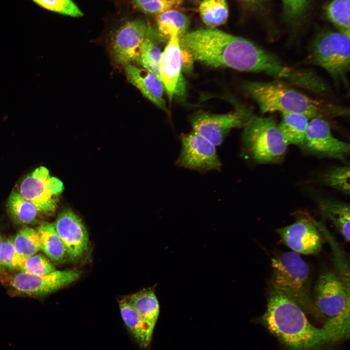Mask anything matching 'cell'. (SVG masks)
Wrapping results in <instances>:
<instances>
[{
  "label": "cell",
  "mask_w": 350,
  "mask_h": 350,
  "mask_svg": "<svg viewBox=\"0 0 350 350\" xmlns=\"http://www.w3.org/2000/svg\"><path fill=\"white\" fill-rule=\"evenodd\" d=\"M181 48L193 59L213 67L259 72L265 60V51L248 40L215 28L186 34Z\"/></svg>",
  "instance_id": "1"
},
{
  "label": "cell",
  "mask_w": 350,
  "mask_h": 350,
  "mask_svg": "<svg viewBox=\"0 0 350 350\" xmlns=\"http://www.w3.org/2000/svg\"><path fill=\"white\" fill-rule=\"evenodd\" d=\"M262 320L272 334L292 350H313L332 343L325 329L312 325L297 304L272 288Z\"/></svg>",
  "instance_id": "2"
},
{
  "label": "cell",
  "mask_w": 350,
  "mask_h": 350,
  "mask_svg": "<svg viewBox=\"0 0 350 350\" xmlns=\"http://www.w3.org/2000/svg\"><path fill=\"white\" fill-rule=\"evenodd\" d=\"M291 86L280 80L250 81L245 83L244 88L263 113H295L305 115L309 119L349 114L348 108L312 98Z\"/></svg>",
  "instance_id": "3"
},
{
  "label": "cell",
  "mask_w": 350,
  "mask_h": 350,
  "mask_svg": "<svg viewBox=\"0 0 350 350\" xmlns=\"http://www.w3.org/2000/svg\"><path fill=\"white\" fill-rule=\"evenodd\" d=\"M271 288L297 304L304 313L312 314L313 299L310 293V271L298 253H282L271 260Z\"/></svg>",
  "instance_id": "4"
},
{
  "label": "cell",
  "mask_w": 350,
  "mask_h": 350,
  "mask_svg": "<svg viewBox=\"0 0 350 350\" xmlns=\"http://www.w3.org/2000/svg\"><path fill=\"white\" fill-rule=\"evenodd\" d=\"M242 141L244 154L259 163L280 161L288 146L272 116L254 114L244 127Z\"/></svg>",
  "instance_id": "5"
},
{
  "label": "cell",
  "mask_w": 350,
  "mask_h": 350,
  "mask_svg": "<svg viewBox=\"0 0 350 350\" xmlns=\"http://www.w3.org/2000/svg\"><path fill=\"white\" fill-rule=\"evenodd\" d=\"M332 271L322 273L316 282L312 314L324 325L350 320L349 284Z\"/></svg>",
  "instance_id": "6"
},
{
  "label": "cell",
  "mask_w": 350,
  "mask_h": 350,
  "mask_svg": "<svg viewBox=\"0 0 350 350\" xmlns=\"http://www.w3.org/2000/svg\"><path fill=\"white\" fill-rule=\"evenodd\" d=\"M350 35L325 31L313 40L309 51L311 62L326 70L335 81H346L350 66Z\"/></svg>",
  "instance_id": "7"
},
{
  "label": "cell",
  "mask_w": 350,
  "mask_h": 350,
  "mask_svg": "<svg viewBox=\"0 0 350 350\" xmlns=\"http://www.w3.org/2000/svg\"><path fill=\"white\" fill-rule=\"evenodd\" d=\"M64 189L59 179L50 176L45 167L35 169L21 182L18 192L32 202L43 215H50L55 210L58 196Z\"/></svg>",
  "instance_id": "8"
},
{
  "label": "cell",
  "mask_w": 350,
  "mask_h": 350,
  "mask_svg": "<svg viewBox=\"0 0 350 350\" xmlns=\"http://www.w3.org/2000/svg\"><path fill=\"white\" fill-rule=\"evenodd\" d=\"M81 272L75 269L56 270L44 275L21 272L5 276L6 282L16 293L27 296H47L75 281Z\"/></svg>",
  "instance_id": "9"
},
{
  "label": "cell",
  "mask_w": 350,
  "mask_h": 350,
  "mask_svg": "<svg viewBox=\"0 0 350 350\" xmlns=\"http://www.w3.org/2000/svg\"><path fill=\"white\" fill-rule=\"evenodd\" d=\"M253 114L249 110L244 108L223 114H214L201 111L194 113L191 117L190 122L193 131L216 146L223 143L231 129L244 128Z\"/></svg>",
  "instance_id": "10"
},
{
  "label": "cell",
  "mask_w": 350,
  "mask_h": 350,
  "mask_svg": "<svg viewBox=\"0 0 350 350\" xmlns=\"http://www.w3.org/2000/svg\"><path fill=\"white\" fill-rule=\"evenodd\" d=\"M181 149L176 166L201 173L220 171L221 161L215 146L198 133L192 131L180 136Z\"/></svg>",
  "instance_id": "11"
},
{
  "label": "cell",
  "mask_w": 350,
  "mask_h": 350,
  "mask_svg": "<svg viewBox=\"0 0 350 350\" xmlns=\"http://www.w3.org/2000/svg\"><path fill=\"white\" fill-rule=\"evenodd\" d=\"M300 146L310 154L340 159L350 153L349 143L335 138L327 122L319 118L309 122L304 141Z\"/></svg>",
  "instance_id": "12"
},
{
  "label": "cell",
  "mask_w": 350,
  "mask_h": 350,
  "mask_svg": "<svg viewBox=\"0 0 350 350\" xmlns=\"http://www.w3.org/2000/svg\"><path fill=\"white\" fill-rule=\"evenodd\" d=\"M147 30L146 23L140 19L128 21L119 28L110 43V52L114 61L123 66L138 62Z\"/></svg>",
  "instance_id": "13"
},
{
  "label": "cell",
  "mask_w": 350,
  "mask_h": 350,
  "mask_svg": "<svg viewBox=\"0 0 350 350\" xmlns=\"http://www.w3.org/2000/svg\"><path fill=\"white\" fill-rule=\"evenodd\" d=\"M65 247L66 255L72 260L80 258L87 250L89 237L80 218L71 210L62 211L53 225Z\"/></svg>",
  "instance_id": "14"
},
{
  "label": "cell",
  "mask_w": 350,
  "mask_h": 350,
  "mask_svg": "<svg viewBox=\"0 0 350 350\" xmlns=\"http://www.w3.org/2000/svg\"><path fill=\"white\" fill-rule=\"evenodd\" d=\"M283 242L292 250L306 255L318 253L322 247V239L315 223L299 217L290 225L277 230Z\"/></svg>",
  "instance_id": "15"
},
{
  "label": "cell",
  "mask_w": 350,
  "mask_h": 350,
  "mask_svg": "<svg viewBox=\"0 0 350 350\" xmlns=\"http://www.w3.org/2000/svg\"><path fill=\"white\" fill-rule=\"evenodd\" d=\"M182 68L180 38L175 35L169 39L159 62L160 79L170 102H172L179 84L183 81L181 73Z\"/></svg>",
  "instance_id": "16"
},
{
  "label": "cell",
  "mask_w": 350,
  "mask_h": 350,
  "mask_svg": "<svg viewBox=\"0 0 350 350\" xmlns=\"http://www.w3.org/2000/svg\"><path fill=\"white\" fill-rule=\"evenodd\" d=\"M124 66L126 78L143 95L160 109L167 111L163 98L165 90L161 81L155 75L143 69L127 64Z\"/></svg>",
  "instance_id": "17"
},
{
  "label": "cell",
  "mask_w": 350,
  "mask_h": 350,
  "mask_svg": "<svg viewBox=\"0 0 350 350\" xmlns=\"http://www.w3.org/2000/svg\"><path fill=\"white\" fill-rule=\"evenodd\" d=\"M119 306L122 319L130 334L142 348L148 347L155 326L146 321L126 299Z\"/></svg>",
  "instance_id": "18"
},
{
  "label": "cell",
  "mask_w": 350,
  "mask_h": 350,
  "mask_svg": "<svg viewBox=\"0 0 350 350\" xmlns=\"http://www.w3.org/2000/svg\"><path fill=\"white\" fill-rule=\"evenodd\" d=\"M7 208L12 219L20 224L35 223L42 215L32 202L15 191L12 192L8 198Z\"/></svg>",
  "instance_id": "19"
},
{
  "label": "cell",
  "mask_w": 350,
  "mask_h": 350,
  "mask_svg": "<svg viewBox=\"0 0 350 350\" xmlns=\"http://www.w3.org/2000/svg\"><path fill=\"white\" fill-rule=\"evenodd\" d=\"M309 118L295 113H282V119L279 128L287 144L300 146L303 143L307 129Z\"/></svg>",
  "instance_id": "20"
},
{
  "label": "cell",
  "mask_w": 350,
  "mask_h": 350,
  "mask_svg": "<svg viewBox=\"0 0 350 350\" xmlns=\"http://www.w3.org/2000/svg\"><path fill=\"white\" fill-rule=\"evenodd\" d=\"M41 244V250L53 262H62L66 255L63 243L52 224L44 222L36 229Z\"/></svg>",
  "instance_id": "21"
},
{
  "label": "cell",
  "mask_w": 350,
  "mask_h": 350,
  "mask_svg": "<svg viewBox=\"0 0 350 350\" xmlns=\"http://www.w3.org/2000/svg\"><path fill=\"white\" fill-rule=\"evenodd\" d=\"M126 299L146 321L155 326L159 315V306L151 288L133 294Z\"/></svg>",
  "instance_id": "22"
},
{
  "label": "cell",
  "mask_w": 350,
  "mask_h": 350,
  "mask_svg": "<svg viewBox=\"0 0 350 350\" xmlns=\"http://www.w3.org/2000/svg\"><path fill=\"white\" fill-rule=\"evenodd\" d=\"M322 213L329 218L347 242L350 241V214L349 205L331 199L320 202Z\"/></svg>",
  "instance_id": "23"
},
{
  "label": "cell",
  "mask_w": 350,
  "mask_h": 350,
  "mask_svg": "<svg viewBox=\"0 0 350 350\" xmlns=\"http://www.w3.org/2000/svg\"><path fill=\"white\" fill-rule=\"evenodd\" d=\"M156 21L159 34L169 39L175 35L180 39L186 34L189 25L188 17L175 10L170 9L158 14Z\"/></svg>",
  "instance_id": "24"
},
{
  "label": "cell",
  "mask_w": 350,
  "mask_h": 350,
  "mask_svg": "<svg viewBox=\"0 0 350 350\" xmlns=\"http://www.w3.org/2000/svg\"><path fill=\"white\" fill-rule=\"evenodd\" d=\"M151 29L148 28L146 36L140 47L138 62L143 67L157 76L160 80L159 62L162 53L158 43V38Z\"/></svg>",
  "instance_id": "25"
},
{
  "label": "cell",
  "mask_w": 350,
  "mask_h": 350,
  "mask_svg": "<svg viewBox=\"0 0 350 350\" xmlns=\"http://www.w3.org/2000/svg\"><path fill=\"white\" fill-rule=\"evenodd\" d=\"M13 243L21 265L27 258L41 250V242L36 230L29 227L24 226L18 232L13 239Z\"/></svg>",
  "instance_id": "26"
},
{
  "label": "cell",
  "mask_w": 350,
  "mask_h": 350,
  "mask_svg": "<svg viewBox=\"0 0 350 350\" xmlns=\"http://www.w3.org/2000/svg\"><path fill=\"white\" fill-rule=\"evenodd\" d=\"M199 11L203 22L211 28L224 24L228 16V9L226 0H204Z\"/></svg>",
  "instance_id": "27"
},
{
  "label": "cell",
  "mask_w": 350,
  "mask_h": 350,
  "mask_svg": "<svg viewBox=\"0 0 350 350\" xmlns=\"http://www.w3.org/2000/svg\"><path fill=\"white\" fill-rule=\"evenodd\" d=\"M326 12L328 18L340 32L350 35V0H332L327 6Z\"/></svg>",
  "instance_id": "28"
},
{
  "label": "cell",
  "mask_w": 350,
  "mask_h": 350,
  "mask_svg": "<svg viewBox=\"0 0 350 350\" xmlns=\"http://www.w3.org/2000/svg\"><path fill=\"white\" fill-rule=\"evenodd\" d=\"M40 8L58 14L79 17L83 14L72 0H30Z\"/></svg>",
  "instance_id": "29"
},
{
  "label": "cell",
  "mask_w": 350,
  "mask_h": 350,
  "mask_svg": "<svg viewBox=\"0 0 350 350\" xmlns=\"http://www.w3.org/2000/svg\"><path fill=\"white\" fill-rule=\"evenodd\" d=\"M323 180L327 185L349 194L350 193V167H337L327 171Z\"/></svg>",
  "instance_id": "30"
},
{
  "label": "cell",
  "mask_w": 350,
  "mask_h": 350,
  "mask_svg": "<svg viewBox=\"0 0 350 350\" xmlns=\"http://www.w3.org/2000/svg\"><path fill=\"white\" fill-rule=\"evenodd\" d=\"M55 270L52 263L41 253L27 258L19 268L20 272L33 275H44Z\"/></svg>",
  "instance_id": "31"
},
{
  "label": "cell",
  "mask_w": 350,
  "mask_h": 350,
  "mask_svg": "<svg viewBox=\"0 0 350 350\" xmlns=\"http://www.w3.org/2000/svg\"><path fill=\"white\" fill-rule=\"evenodd\" d=\"M20 266L14 245L13 239H3L0 250L1 272L19 269Z\"/></svg>",
  "instance_id": "32"
},
{
  "label": "cell",
  "mask_w": 350,
  "mask_h": 350,
  "mask_svg": "<svg viewBox=\"0 0 350 350\" xmlns=\"http://www.w3.org/2000/svg\"><path fill=\"white\" fill-rule=\"evenodd\" d=\"M134 6L144 13L159 14L175 6L166 0H132Z\"/></svg>",
  "instance_id": "33"
},
{
  "label": "cell",
  "mask_w": 350,
  "mask_h": 350,
  "mask_svg": "<svg viewBox=\"0 0 350 350\" xmlns=\"http://www.w3.org/2000/svg\"><path fill=\"white\" fill-rule=\"evenodd\" d=\"M285 17L291 21L299 18L305 10L309 0H282Z\"/></svg>",
  "instance_id": "34"
},
{
  "label": "cell",
  "mask_w": 350,
  "mask_h": 350,
  "mask_svg": "<svg viewBox=\"0 0 350 350\" xmlns=\"http://www.w3.org/2000/svg\"><path fill=\"white\" fill-rule=\"evenodd\" d=\"M244 2L248 3L250 4L257 3L258 2H262L263 0H241Z\"/></svg>",
  "instance_id": "35"
},
{
  "label": "cell",
  "mask_w": 350,
  "mask_h": 350,
  "mask_svg": "<svg viewBox=\"0 0 350 350\" xmlns=\"http://www.w3.org/2000/svg\"><path fill=\"white\" fill-rule=\"evenodd\" d=\"M173 3L175 6L179 4L183 0H166Z\"/></svg>",
  "instance_id": "36"
},
{
  "label": "cell",
  "mask_w": 350,
  "mask_h": 350,
  "mask_svg": "<svg viewBox=\"0 0 350 350\" xmlns=\"http://www.w3.org/2000/svg\"><path fill=\"white\" fill-rule=\"evenodd\" d=\"M3 240V239L1 235V234H0V250L1 246L2 245V243ZM0 272H1V271H0Z\"/></svg>",
  "instance_id": "37"
},
{
  "label": "cell",
  "mask_w": 350,
  "mask_h": 350,
  "mask_svg": "<svg viewBox=\"0 0 350 350\" xmlns=\"http://www.w3.org/2000/svg\"><path fill=\"white\" fill-rule=\"evenodd\" d=\"M194 0V1H199V0Z\"/></svg>",
  "instance_id": "38"
}]
</instances>
